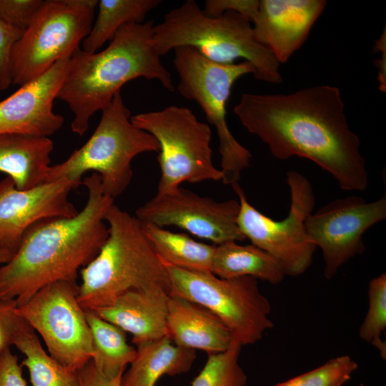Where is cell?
<instances>
[{
	"label": "cell",
	"mask_w": 386,
	"mask_h": 386,
	"mask_svg": "<svg viewBox=\"0 0 386 386\" xmlns=\"http://www.w3.org/2000/svg\"><path fill=\"white\" fill-rule=\"evenodd\" d=\"M345 109L340 89L322 84L289 94L244 93L233 112L274 157L308 159L342 189L363 191L369 174Z\"/></svg>",
	"instance_id": "obj_1"
},
{
	"label": "cell",
	"mask_w": 386,
	"mask_h": 386,
	"mask_svg": "<svg viewBox=\"0 0 386 386\" xmlns=\"http://www.w3.org/2000/svg\"><path fill=\"white\" fill-rule=\"evenodd\" d=\"M81 184L88 198L81 211L35 223L11 259L0 265V300L21 306L47 284L76 280L79 270L97 255L108 237L104 216L114 199L104 194L96 172Z\"/></svg>",
	"instance_id": "obj_2"
},
{
	"label": "cell",
	"mask_w": 386,
	"mask_h": 386,
	"mask_svg": "<svg viewBox=\"0 0 386 386\" xmlns=\"http://www.w3.org/2000/svg\"><path fill=\"white\" fill-rule=\"evenodd\" d=\"M153 20L122 26L108 46L89 54L80 48L71 56L56 99L74 114L71 131L82 136L91 116L102 111L131 80L154 79L174 91L173 79L152 42Z\"/></svg>",
	"instance_id": "obj_3"
},
{
	"label": "cell",
	"mask_w": 386,
	"mask_h": 386,
	"mask_svg": "<svg viewBox=\"0 0 386 386\" xmlns=\"http://www.w3.org/2000/svg\"><path fill=\"white\" fill-rule=\"evenodd\" d=\"M104 220L108 237L97 255L80 270L77 298L81 306L85 310L105 307L133 290L162 286L170 291L167 268L139 220L114 203Z\"/></svg>",
	"instance_id": "obj_4"
},
{
	"label": "cell",
	"mask_w": 386,
	"mask_h": 386,
	"mask_svg": "<svg viewBox=\"0 0 386 386\" xmlns=\"http://www.w3.org/2000/svg\"><path fill=\"white\" fill-rule=\"evenodd\" d=\"M152 42L160 56L175 48L189 46L218 64H234L242 59L253 66L255 79L271 84L282 81L280 64L256 39L249 20L235 11L209 17L195 1L187 0L154 25Z\"/></svg>",
	"instance_id": "obj_5"
},
{
	"label": "cell",
	"mask_w": 386,
	"mask_h": 386,
	"mask_svg": "<svg viewBox=\"0 0 386 386\" xmlns=\"http://www.w3.org/2000/svg\"><path fill=\"white\" fill-rule=\"evenodd\" d=\"M102 112L90 138L64 162L50 166L46 182L65 178L78 188L84 174L94 171L101 178L104 194L114 199L131 182L132 159L142 153L159 152L155 137L132 122L120 91Z\"/></svg>",
	"instance_id": "obj_6"
},
{
	"label": "cell",
	"mask_w": 386,
	"mask_h": 386,
	"mask_svg": "<svg viewBox=\"0 0 386 386\" xmlns=\"http://www.w3.org/2000/svg\"><path fill=\"white\" fill-rule=\"evenodd\" d=\"M173 51L178 91L201 107L209 124L217 131L222 182L226 184L238 182L242 171L250 165L252 154L231 132L226 107L235 81L244 75L254 74V69L247 61L231 64L213 62L189 46Z\"/></svg>",
	"instance_id": "obj_7"
},
{
	"label": "cell",
	"mask_w": 386,
	"mask_h": 386,
	"mask_svg": "<svg viewBox=\"0 0 386 386\" xmlns=\"http://www.w3.org/2000/svg\"><path fill=\"white\" fill-rule=\"evenodd\" d=\"M131 121L159 143L157 194L172 193L185 182L222 179L212 162V130L189 108L171 105L132 116Z\"/></svg>",
	"instance_id": "obj_8"
},
{
	"label": "cell",
	"mask_w": 386,
	"mask_h": 386,
	"mask_svg": "<svg viewBox=\"0 0 386 386\" xmlns=\"http://www.w3.org/2000/svg\"><path fill=\"white\" fill-rule=\"evenodd\" d=\"M163 262L169 277V294L209 310L240 345L257 342L274 326L269 318L270 303L261 293L257 279H224L210 271L187 270Z\"/></svg>",
	"instance_id": "obj_9"
},
{
	"label": "cell",
	"mask_w": 386,
	"mask_h": 386,
	"mask_svg": "<svg viewBox=\"0 0 386 386\" xmlns=\"http://www.w3.org/2000/svg\"><path fill=\"white\" fill-rule=\"evenodd\" d=\"M97 0H46L15 43L11 55L12 83L20 86L70 57L89 34Z\"/></svg>",
	"instance_id": "obj_10"
},
{
	"label": "cell",
	"mask_w": 386,
	"mask_h": 386,
	"mask_svg": "<svg viewBox=\"0 0 386 386\" xmlns=\"http://www.w3.org/2000/svg\"><path fill=\"white\" fill-rule=\"evenodd\" d=\"M287 184L290 191L288 215L276 221L251 205L238 182L231 184L239 197L237 225L252 244L267 252L281 264L285 275L298 276L311 265L317 249L305 226L312 212L315 198L310 182L301 173L288 171Z\"/></svg>",
	"instance_id": "obj_11"
},
{
	"label": "cell",
	"mask_w": 386,
	"mask_h": 386,
	"mask_svg": "<svg viewBox=\"0 0 386 386\" xmlns=\"http://www.w3.org/2000/svg\"><path fill=\"white\" fill-rule=\"evenodd\" d=\"M76 280L52 282L39 290L18 314L42 337L49 353L64 366L78 371L93 354L86 310L79 302Z\"/></svg>",
	"instance_id": "obj_12"
},
{
	"label": "cell",
	"mask_w": 386,
	"mask_h": 386,
	"mask_svg": "<svg viewBox=\"0 0 386 386\" xmlns=\"http://www.w3.org/2000/svg\"><path fill=\"white\" fill-rule=\"evenodd\" d=\"M386 219V196L373 202L351 195L335 199L305 222L310 240L322 249L324 276L330 279L339 268L365 250L364 233Z\"/></svg>",
	"instance_id": "obj_13"
},
{
	"label": "cell",
	"mask_w": 386,
	"mask_h": 386,
	"mask_svg": "<svg viewBox=\"0 0 386 386\" xmlns=\"http://www.w3.org/2000/svg\"><path fill=\"white\" fill-rule=\"evenodd\" d=\"M239 211L235 199L218 202L179 187L169 194H156L137 209L135 217L161 227H179L219 245L245 239L237 222Z\"/></svg>",
	"instance_id": "obj_14"
},
{
	"label": "cell",
	"mask_w": 386,
	"mask_h": 386,
	"mask_svg": "<svg viewBox=\"0 0 386 386\" xmlns=\"http://www.w3.org/2000/svg\"><path fill=\"white\" fill-rule=\"evenodd\" d=\"M76 189L67 179L19 189L6 177L0 181V246L14 254L25 232L46 219L71 217L79 211L69 199Z\"/></svg>",
	"instance_id": "obj_15"
},
{
	"label": "cell",
	"mask_w": 386,
	"mask_h": 386,
	"mask_svg": "<svg viewBox=\"0 0 386 386\" xmlns=\"http://www.w3.org/2000/svg\"><path fill=\"white\" fill-rule=\"evenodd\" d=\"M70 57L58 60L41 76L21 86L0 102V134L49 137L62 127L64 117L54 113L53 103L66 74Z\"/></svg>",
	"instance_id": "obj_16"
},
{
	"label": "cell",
	"mask_w": 386,
	"mask_h": 386,
	"mask_svg": "<svg viewBox=\"0 0 386 386\" xmlns=\"http://www.w3.org/2000/svg\"><path fill=\"white\" fill-rule=\"evenodd\" d=\"M325 0H261L252 22L256 39L285 63L307 39Z\"/></svg>",
	"instance_id": "obj_17"
},
{
	"label": "cell",
	"mask_w": 386,
	"mask_h": 386,
	"mask_svg": "<svg viewBox=\"0 0 386 386\" xmlns=\"http://www.w3.org/2000/svg\"><path fill=\"white\" fill-rule=\"evenodd\" d=\"M169 290L162 286L130 290L107 307L94 311L99 317L132 335L136 345L167 336Z\"/></svg>",
	"instance_id": "obj_18"
},
{
	"label": "cell",
	"mask_w": 386,
	"mask_h": 386,
	"mask_svg": "<svg viewBox=\"0 0 386 386\" xmlns=\"http://www.w3.org/2000/svg\"><path fill=\"white\" fill-rule=\"evenodd\" d=\"M167 327V336L174 345L208 355L226 350L232 342L229 329L215 315L176 295L169 297Z\"/></svg>",
	"instance_id": "obj_19"
},
{
	"label": "cell",
	"mask_w": 386,
	"mask_h": 386,
	"mask_svg": "<svg viewBox=\"0 0 386 386\" xmlns=\"http://www.w3.org/2000/svg\"><path fill=\"white\" fill-rule=\"evenodd\" d=\"M54 143L46 137L0 134V172L24 190L46 182Z\"/></svg>",
	"instance_id": "obj_20"
},
{
	"label": "cell",
	"mask_w": 386,
	"mask_h": 386,
	"mask_svg": "<svg viewBox=\"0 0 386 386\" xmlns=\"http://www.w3.org/2000/svg\"><path fill=\"white\" fill-rule=\"evenodd\" d=\"M195 358V350L173 344L168 336L139 343L121 386H155L163 375L188 372Z\"/></svg>",
	"instance_id": "obj_21"
},
{
	"label": "cell",
	"mask_w": 386,
	"mask_h": 386,
	"mask_svg": "<svg viewBox=\"0 0 386 386\" xmlns=\"http://www.w3.org/2000/svg\"><path fill=\"white\" fill-rule=\"evenodd\" d=\"M211 272L221 278L252 277L273 284L286 276L281 264L269 253L235 241L216 245Z\"/></svg>",
	"instance_id": "obj_22"
},
{
	"label": "cell",
	"mask_w": 386,
	"mask_h": 386,
	"mask_svg": "<svg viewBox=\"0 0 386 386\" xmlns=\"http://www.w3.org/2000/svg\"><path fill=\"white\" fill-rule=\"evenodd\" d=\"M140 222L163 261L184 269L211 272L216 245L197 242L186 234L173 232L152 223Z\"/></svg>",
	"instance_id": "obj_23"
},
{
	"label": "cell",
	"mask_w": 386,
	"mask_h": 386,
	"mask_svg": "<svg viewBox=\"0 0 386 386\" xmlns=\"http://www.w3.org/2000/svg\"><path fill=\"white\" fill-rule=\"evenodd\" d=\"M86 316L91 335V360L94 365L107 377L123 375L136 355V348L127 342L124 330L94 311L86 310Z\"/></svg>",
	"instance_id": "obj_24"
},
{
	"label": "cell",
	"mask_w": 386,
	"mask_h": 386,
	"mask_svg": "<svg viewBox=\"0 0 386 386\" xmlns=\"http://www.w3.org/2000/svg\"><path fill=\"white\" fill-rule=\"evenodd\" d=\"M161 2L159 0L98 1L97 16L82 41V50L89 54L96 52L124 25L143 23L147 14Z\"/></svg>",
	"instance_id": "obj_25"
},
{
	"label": "cell",
	"mask_w": 386,
	"mask_h": 386,
	"mask_svg": "<svg viewBox=\"0 0 386 386\" xmlns=\"http://www.w3.org/2000/svg\"><path fill=\"white\" fill-rule=\"evenodd\" d=\"M14 345L24 355L32 386H79L78 371L66 367L44 349L36 332L29 325Z\"/></svg>",
	"instance_id": "obj_26"
},
{
	"label": "cell",
	"mask_w": 386,
	"mask_h": 386,
	"mask_svg": "<svg viewBox=\"0 0 386 386\" xmlns=\"http://www.w3.org/2000/svg\"><path fill=\"white\" fill-rule=\"evenodd\" d=\"M242 345L232 340L224 351L208 355L191 386H245L247 377L239 364Z\"/></svg>",
	"instance_id": "obj_27"
},
{
	"label": "cell",
	"mask_w": 386,
	"mask_h": 386,
	"mask_svg": "<svg viewBox=\"0 0 386 386\" xmlns=\"http://www.w3.org/2000/svg\"><path fill=\"white\" fill-rule=\"evenodd\" d=\"M369 307L360 330V337L375 347L386 358V344L382 335L386 328V274L371 279L368 288Z\"/></svg>",
	"instance_id": "obj_28"
},
{
	"label": "cell",
	"mask_w": 386,
	"mask_h": 386,
	"mask_svg": "<svg viewBox=\"0 0 386 386\" xmlns=\"http://www.w3.org/2000/svg\"><path fill=\"white\" fill-rule=\"evenodd\" d=\"M357 368V363L350 356L341 355L274 386H342Z\"/></svg>",
	"instance_id": "obj_29"
},
{
	"label": "cell",
	"mask_w": 386,
	"mask_h": 386,
	"mask_svg": "<svg viewBox=\"0 0 386 386\" xmlns=\"http://www.w3.org/2000/svg\"><path fill=\"white\" fill-rule=\"evenodd\" d=\"M43 2L42 0H0V19L25 31Z\"/></svg>",
	"instance_id": "obj_30"
},
{
	"label": "cell",
	"mask_w": 386,
	"mask_h": 386,
	"mask_svg": "<svg viewBox=\"0 0 386 386\" xmlns=\"http://www.w3.org/2000/svg\"><path fill=\"white\" fill-rule=\"evenodd\" d=\"M16 308L15 301L0 300V352L14 345L17 337L29 325Z\"/></svg>",
	"instance_id": "obj_31"
},
{
	"label": "cell",
	"mask_w": 386,
	"mask_h": 386,
	"mask_svg": "<svg viewBox=\"0 0 386 386\" xmlns=\"http://www.w3.org/2000/svg\"><path fill=\"white\" fill-rule=\"evenodd\" d=\"M24 31L0 19V91L6 90L12 83L11 55L15 43Z\"/></svg>",
	"instance_id": "obj_32"
},
{
	"label": "cell",
	"mask_w": 386,
	"mask_h": 386,
	"mask_svg": "<svg viewBox=\"0 0 386 386\" xmlns=\"http://www.w3.org/2000/svg\"><path fill=\"white\" fill-rule=\"evenodd\" d=\"M258 6L257 0H206L202 11L209 17H217L227 11H235L252 23L257 13Z\"/></svg>",
	"instance_id": "obj_33"
},
{
	"label": "cell",
	"mask_w": 386,
	"mask_h": 386,
	"mask_svg": "<svg viewBox=\"0 0 386 386\" xmlns=\"http://www.w3.org/2000/svg\"><path fill=\"white\" fill-rule=\"evenodd\" d=\"M0 386H28L18 357L10 348L0 352Z\"/></svg>",
	"instance_id": "obj_34"
},
{
	"label": "cell",
	"mask_w": 386,
	"mask_h": 386,
	"mask_svg": "<svg viewBox=\"0 0 386 386\" xmlns=\"http://www.w3.org/2000/svg\"><path fill=\"white\" fill-rule=\"evenodd\" d=\"M122 375L107 377L97 370L90 360L78 370L79 386H121Z\"/></svg>",
	"instance_id": "obj_35"
},
{
	"label": "cell",
	"mask_w": 386,
	"mask_h": 386,
	"mask_svg": "<svg viewBox=\"0 0 386 386\" xmlns=\"http://www.w3.org/2000/svg\"><path fill=\"white\" fill-rule=\"evenodd\" d=\"M376 47L378 48L382 52V59L377 61V66L380 69L379 71V80L380 88L382 91H385V67L383 66V57H385V31L380 36V39L376 43Z\"/></svg>",
	"instance_id": "obj_36"
},
{
	"label": "cell",
	"mask_w": 386,
	"mask_h": 386,
	"mask_svg": "<svg viewBox=\"0 0 386 386\" xmlns=\"http://www.w3.org/2000/svg\"><path fill=\"white\" fill-rule=\"evenodd\" d=\"M13 254L10 251L0 246V265L8 262Z\"/></svg>",
	"instance_id": "obj_37"
}]
</instances>
